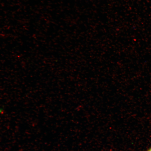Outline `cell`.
<instances>
[{"mask_svg":"<svg viewBox=\"0 0 151 151\" xmlns=\"http://www.w3.org/2000/svg\"><path fill=\"white\" fill-rule=\"evenodd\" d=\"M147 151H151V148L149 149V150H147Z\"/></svg>","mask_w":151,"mask_h":151,"instance_id":"1","label":"cell"}]
</instances>
